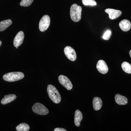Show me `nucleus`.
<instances>
[{"mask_svg":"<svg viewBox=\"0 0 131 131\" xmlns=\"http://www.w3.org/2000/svg\"><path fill=\"white\" fill-rule=\"evenodd\" d=\"M34 0H21L20 5L21 6L28 7L32 4Z\"/></svg>","mask_w":131,"mask_h":131,"instance_id":"nucleus-20","label":"nucleus"},{"mask_svg":"<svg viewBox=\"0 0 131 131\" xmlns=\"http://www.w3.org/2000/svg\"><path fill=\"white\" fill-rule=\"evenodd\" d=\"M12 24L11 19H7L3 20L0 22V31L5 30L8 27L11 25Z\"/></svg>","mask_w":131,"mask_h":131,"instance_id":"nucleus-16","label":"nucleus"},{"mask_svg":"<svg viewBox=\"0 0 131 131\" xmlns=\"http://www.w3.org/2000/svg\"><path fill=\"white\" fill-rule=\"evenodd\" d=\"M82 1L83 4L85 6H96L97 4L94 0H82Z\"/></svg>","mask_w":131,"mask_h":131,"instance_id":"nucleus-19","label":"nucleus"},{"mask_svg":"<svg viewBox=\"0 0 131 131\" xmlns=\"http://www.w3.org/2000/svg\"><path fill=\"white\" fill-rule=\"evenodd\" d=\"M47 93L50 99L54 103H60L61 100L60 94L56 87L53 85H49L47 88Z\"/></svg>","mask_w":131,"mask_h":131,"instance_id":"nucleus-1","label":"nucleus"},{"mask_svg":"<svg viewBox=\"0 0 131 131\" xmlns=\"http://www.w3.org/2000/svg\"><path fill=\"white\" fill-rule=\"evenodd\" d=\"M105 12L108 14L109 18L112 20L118 18L122 14V12L120 10L112 8H107Z\"/></svg>","mask_w":131,"mask_h":131,"instance_id":"nucleus-8","label":"nucleus"},{"mask_svg":"<svg viewBox=\"0 0 131 131\" xmlns=\"http://www.w3.org/2000/svg\"><path fill=\"white\" fill-rule=\"evenodd\" d=\"M121 67L122 70L127 74H131V65L129 63L124 62L122 63Z\"/></svg>","mask_w":131,"mask_h":131,"instance_id":"nucleus-18","label":"nucleus"},{"mask_svg":"<svg viewBox=\"0 0 131 131\" xmlns=\"http://www.w3.org/2000/svg\"><path fill=\"white\" fill-rule=\"evenodd\" d=\"M112 31L110 30H108L106 31L103 34L102 38L103 39L105 40H108L110 39L112 35Z\"/></svg>","mask_w":131,"mask_h":131,"instance_id":"nucleus-21","label":"nucleus"},{"mask_svg":"<svg viewBox=\"0 0 131 131\" xmlns=\"http://www.w3.org/2000/svg\"><path fill=\"white\" fill-rule=\"evenodd\" d=\"M93 104L94 109L96 111H98L102 107V101L99 97H94L93 100Z\"/></svg>","mask_w":131,"mask_h":131,"instance_id":"nucleus-13","label":"nucleus"},{"mask_svg":"<svg viewBox=\"0 0 131 131\" xmlns=\"http://www.w3.org/2000/svg\"><path fill=\"white\" fill-rule=\"evenodd\" d=\"M50 19L49 15H45L42 17L39 23V29L40 31L44 32L49 28Z\"/></svg>","mask_w":131,"mask_h":131,"instance_id":"nucleus-5","label":"nucleus"},{"mask_svg":"<svg viewBox=\"0 0 131 131\" xmlns=\"http://www.w3.org/2000/svg\"><path fill=\"white\" fill-rule=\"evenodd\" d=\"M2 43V42L0 40V46H1V45Z\"/></svg>","mask_w":131,"mask_h":131,"instance_id":"nucleus-24","label":"nucleus"},{"mask_svg":"<svg viewBox=\"0 0 131 131\" xmlns=\"http://www.w3.org/2000/svg\"><path fill=\"white\" fill-rule=\"evenodd\" d=\"M24 73L20 72H13L7 73L3 76V79L6 81L13 82L23 79Z\"/></svg>","mask_w":131,"mask_h":131,"instance_id":"nucleus-3","label":"nucleus"},{"mask_svg":"<svg viewBox=\"0 0 131 131\" xmlns=\"http://www.w3.org/2000/svg\"><path fill=\"white\" fill-rule=\"evenodd\" d=\"M83 118V115L80 110H77L75 112L74 123L76 126L79 127Z\"/></svg>","mask_w":131,"mask_h":131,"instance_id":"nucleus-15","label":"nucleus"},{"mask_svg":"<svg viewBox=\"0 0 131 131\" xmlns=\"http://www.w3.org/2000/svg\"><path fill=\"white\" fill-rule=\"evenodd\" d=\"M30 129V126L28 124L23 123L20 124L16 127L17 131H28Z\"/></svg>","mask_w":131,"mask_h":131,"instance_id":"nucleus-17","label":"nucleus"},{"mask_svg":"<svg viewBox=\"0 0 131 131\" xmlns=\"http://www.w3.org/2000/svg\"><path fill=\"white\" fill-rule=\"evenodd\" d=\"M16 47V49H18V47Z\"/></svg>","mask_w":131,"mask_h":131,"instance_id":"nucleus-25","label":"nucleus"},{"mask_svg":"<svg viewBox=\"0 0 131 131\" xmlns=\"http://www.w3.org/2000/svg\"><path fill=\"white\" fill-rule=\"evenodd\" d=\"M58 80L61 85L68 90H70L73 88V84L70 80L67 77L63 75H60L59 76Z\"/></svg>","mask_w":131,"mask_h":131,"instance_id":"nucleus-6","label":"nucleus"},{"mask_svg":"<svg viewBox=\"0 0 131 131\" xmlns=\"http://www.w3.org/2000/svg\"><path fill=\"white\" fill-rule=\"evenodd\" d=\"M115 102L118 105H125L128 103V100L125 96H122L119 94H117L115 96Z\"/></svg>","mask_w":131,"mask_h":131,"instance_id":"nucleus-12","label":"nucleus"},{"mask_svg":"<svg viewBox=\"0 0 131 131\" xmlns=\"http://www.w3.org/2000/svg\"><path fill=\"white\" fill-rule=\"evenodd\" d=\"M54 131H66V130L63 128H56L54 130Z\"/></svg>","mask_w":131,"mask_h":131,"instance_id":"nucleus-22","label":"nucleus"},{"mask_svg":"<svg viewBox=\"0 0 131 131\" xmlns=\"http://www.w3.org/2000/svg\"><path fill=\"white\" fill-rule=\"evenodd\" d=\"M32 111L35 113L40 115H46L49 113V110L41 103H36L32 107Z\"/></svg>","mask_w":131,"mask_h":131,"instance_id":"nucleus-4","label":"nucleus"},{"mask_svg":"<svg viewBox=\"0 0 131 131\" xmlns=\"http://www.w3.org/2000/svg\"><path fill=\"white\" fill-rule=\"evenodd\" d=\"M24 37L25 35L22 31H20L18 33L14 40V45L15 47H18L22 44L24 41Z\"/></svg>","mask_w":131,"mask_h":131,"instance_id":"nucleus-10","label":"nucleus"},{"mask_svg":"<svg viewBox=\"0 0 131 131\" xmlns=\"http://www.w3.org/2000/svg\"><path fill=\"white\" fill-rule=\"evenodd\" d=\"M120 28L124 31L126 32L129 31L131 28V24L129 20L124 19L119 23Z\"/></svg>","mask_w":131,"mask_h":131,"instance_id":"nucleus-11","label":"nucleus"},{"mask_svg":"<svg viewBox=\"0 0 131 131\" xmlns=\"http://www.w3.org/2000/svg\"><path fill=\"white\" fill-rule=\"evenodd\" d=\"M96 68L98 71L102 74H106L108 70L107 64L103 60H100L98 61L96 64Z\"/></svg>","mask_w":131,"mask_h":131,"instance_id":"nucleus-9","label":"nucleus"},{"mask_svg":"<svg viewBox=\"0 0 131 131\" xmlns=\"http://www.w3.org/2000/svg\"><path fill=\"white\" fill-rule=\"evenodd\" d=\"M82 8L81 6L77 4H73L71 6L70 9L71 18L73 21L78 22L81 18Z\"/></svg>","mask_w":131,"mask_h":131,"instance_id":"nucleus-2","label":"nucleus"},{"mask_svg":"<svg viewBox=\"0 0 131 131\" xmlns=\"http://www.w3.org/2000/svg\"><path fill=\"white\" fill-rule=\"evenodd\" d=\"M64 53L68 59L72 61H75L77 54L75 50L70 46H66L64 49Z\"/></svg>","mask_w":131,"mask_h":131,"instance_id":"nucleus-7","label":"nucleus"},{"mask_svg":"<svg viewBox=\"0 0 131 131\" xmlns=\"http://www.w3.org/2000/svg\"><path fill=\"white\" fill-rule=\"evenodd\" d=\"M16 95L13 94L5 95L4 98L1 101V103L3 105H6L14 101L16 99Z\"/></svg>","mask_w":131,"mask_h":131,"instance_id":"nucleus-14","label":"nucleus"},{"mask_svg":"<svg viewBox=\"0 0 131 131\" xmlns=\"http://www.w3.org/2000/svg\"><path fill=\"white\" fill-rule=\"evenodd\" d=\"M129 55H130V57L131 58V50L129 51Z\"/></svg>","mask_w":131,"mask_h":131,"instance_id":"nucleus-23","label":"nucleus"}]
</instances>
